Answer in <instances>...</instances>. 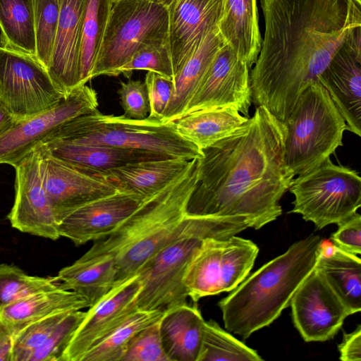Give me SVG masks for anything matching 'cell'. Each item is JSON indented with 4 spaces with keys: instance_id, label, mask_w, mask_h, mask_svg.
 <instances>
[{
    "instance_id": "1",
    "label": "cell",
    "mask_w": 361,
    "mask_h": 361,
    "mask_svg": "<svg viewBox=\"0 0 361 361\" xmlns=\"http://www.w3.org/2000/svg\"><path fill=\"white\" fill-rule=\"evenodd\" d=\"M264 37L250 71L252 100L285 121L300 94L361 26V0H260Z\"/></svg>"
},
{
    "instance_id": "2",
    "label": "cell",
    "mask_w": 361,
    "mask_h": 361,
    "mask_svg": "<svg viewBox=\"0 0 361 361\" xmlns=\"http://www.w3.org/2000/svg\"><path fill=\"white\" fill-rule=\"evenodd\" d=\"M286 139L284 122L256 106L245 123L202 150L188 214L240 216L256 230L276 220L295 177L286 163Z\"/></svg>"
},
{
    "instance_id": "3",
    "label": "cell",
    "mask_w": 361,
    "mask_h": 361,
    "mask_svg": "<svg viewBox=\"0 0 361 361\" xmlns=\"http://www.w3.org/2000/svg\"><path fill=\"white\" fill-rule=\"evenodd\" d=\"M198 159L191 160L179 176L146 198L116 230L97 240L83 255H112L118 269L116 284L137 274L159 251L182 237L226 238L245 230L242 217L188 214L197 180Z\"/></svg>"
},
{
    "instance_id": "4",
    "label": "cell",
    "mask_w": 361,
    "mask_h": 361,
    "mask_svg": "<svg viewBox=\"0 0 361 361\" xmlns=\"http://www.w3.org/2000/svg\"><path fill=\"white\" fill-rule=\"evenodd\" d=\"M323 240L310 235L294 243L221 300L226 329L245 339L276 320L314 269Z\"/></svg>"
},
{
    "instance_id": "5",
    "label": "cell",
    "mask_w": 361,
    "mask_h": 361,
    "mask_svg": "<svg viewBox=\"0 0 361 361\" xmlns=\"http://www.w3.org/2000/svg\"><path fill=\"white\" fill-rule=\"evenodd\" d=\"M49 139L146 150L188 161L202 157L195 145L178 133L174 121L149 116L133 119L104 114L98 109L66 123L46 140Z\"/></svg>"
},
{
    "instance_id": "6",
    "label": "cell",
    "mask_w": 361,
    "mask_h": 361,
    "mask_svg": "<svg viewBox=\"0 0 361 361\" xmlns=\"http://www.w3.org/2000/svg\"><path fill=\"white\" fill-rule=\"evenodd\" d=\"M286 163L294 176L306 173L343 145L346 123L326 89L316 81L300 94L284 121Z\"/></svg>"
},
{
    "instance_id": "7",
    "label": "cell",
    "mask_w": 361,
    "mask_h": 361,
    "mask_svg": "<svg viewBox=\"0 0 361 361\" xmlns=\"http://www.w3.org/2000/svg\"><path fill=\"white\" fill-rule=\"evenodd\" d=\"M169 44L167 6L152 0H115L91 78L116 76L140 49Z\"/></svg>"
},
{
    "instance_id": "8",
    "label": "cell",
    "mask_w": 361,
    "mask_h": 361,
    "mask_svg": "<svg viewBox=\"0 0 361 361\" xmlns=\"http://www.w3.org/2000/svg\"><path fill=\"white\" fill-rule=\"evenodd\" d=\"M294 195L290 212L299 214L317 228L350 218L361 206V178L349 167L334 164L330 158L312 171L293 179Z\"/></svg>"
},
{
    "instance_id": "9",
    "label": "cell",
    "mask_w": 361,
    "mask_h": 361,
    "mask_svg": "<svg viewBox=\"0 0 361 361\" xmlns=\"http://www.w3.org/2000/svg\"><path fill=\"white\" fill-rule=\"evenodd\" d=\"M259 252L252 240L232 235L206 238L190 259L183 279L194 302L234 290L249 274Z\"/></svg>"
},
{
    "instance_id": "10",
    "label": "cell",
    "mask_w": 361,
    "mask_h": 361,
    "mask_svg": "<svg viewBox=\"0 0 361 361\" xmlns=\"http://www.w3.org/2000/svg\"><path fill=\"white\" fill-rule=\"evenodd\" d=\"M63 97L35 56L0 47V102L17 122L51 109Z\"/></svg>"
},
{
    "instance_id": "11",
    "label": "cell",
    "mask_w": 361,
    "mask_h": 361,
    "mask_svg": "<svg viewBox=\"0 0 361 361\" xmlns=\"http://www.w3.org/2000/svg\"><path fill=\"white\" fill-rule=\"evenodd\" d=\"M203 239L197 235L182 237L159 251L140 269L137 274L141 283L139 310L166 312L187 303L184 275Z\"/></svg>"
},
{
    "instance_id": "12",
    "label": "cell",
    "mask_w": 361,
    "mask_h": 361,
    "mask_svg": "<svg viewBox=\"0 0 361 361\" xmlns=\"http://www.w3.org/2000/svg\"><path fill=\"white\" fill-rule=\"evenodd\" d=\"M98 105L96 91L84 85L74 89L51 109L15 123L0 135V164L14 167L61 126L97 109Z\"/></svg>"
},
{
    "instance_id": "13",
    "label": "cell",
    "mask_w": 361,
    "mask_h": 361,
    "mask_svg": "<svg viewBox=\"0 0 361 361\" xmlns=\"http://www.w3.org/2000/svg\"><path fill=\"white\" fill-rule=\"evenodd\" d=\"M14 169L15 199L7 215L11 226L23 233L53 240L59 239V224L44 185L40 143Z\"/></svg>"
},
{
    "instance_id": "14",
    "label": "cell",
    "mask_w": 361,
    "mask_h": 361,
    "mask_svg": "<svg viewBox=\"0 0 361 361\" xmlns=\"http://www.w3.org/2000/svg\"><path fill=\"white\" fill-rule=\"evenodd\" d=\"M250 69L225 44L207 70L182 116L201 110L233 106L249 117L252 102Z\"/></svg>"
},
{
    "instance_id": "15",
    "label": "cell",
    "mask_w": 361,
    "mask_h": 361,
    "mask_svg": "<svg viewBox=\"0 0 361 361\" xmlns=\"http://www.w3.org/2000/svg\"><path fill=\"white\" fill-rule=\"evenodd\" d=\"M290 306L294 325L306 342L333 338L350 315L315 268L296 290Z\"/></svg>"
},
{
    "instance_id": "16",
    "label": "cell",
    "mask_w": 361,
    "mask_h": 361,
    "mask_svg": "<svg viewBox=\"0 0 361 361\" xmlns=\"http://www.w3.org/2000/svg\"><path fill=\"white\" fill-rule=\"evenodd\" d=\"M40 145L44 185L58 224L80 207L118 190L105 176L84 171L55 158L43 142Z\"/></svg>"
},
{
    "instance_id": "17",
    "label": "cell",
    "mask_w": 361,
    "mask_h": 361,
    "mask_svg": "<svg viewBox=\"0 0 361 361\" xmlns=\"http://www.w3.org/2000/svg\"><path fill=\"white\" fill-rule=\"evenodd\" d=\"M141 283L137 275L116 283L89 307L61 361H81L84 355L137 310Z\"/></svg>"
},
{
    "instance_id": "18",
    "label": "cell",
    "mask_w": 361,
    "mask_h": 361,
    "mask_svg": "<svg viewBox=\"0 0 361 361\" xmlns=\"http://www.w3.org/2000/svg\"><path fill=\"white\" fill-rule=\"evenodd\" d=\"M146 198L118 189L76 209L59 224L60 237L75 245L97 241L112 233Z\"/></svg>"
},
{
    "instance_id": "19",
    "label": "cell",
    "mask_w": 361,
    "mask_h": 361,
    "mask_svg": "<svg viewBox=\"0 0 361 361\" xmlns=\"http://www.w3.org/2000/svg\"><path fill=\"white\" fill-rule=\"evenodd\" d=\"M227 0H171L169 45L174 75L207 35L218 29Z\"/></svg>"
},
{
    "instance_id": "20",
    "label": "cell",
    "mask_w": 361,
    "mask_h": 361,
    "mask_svg": "<svg viewBox=\"0 0 361 361\" xmlns=\"http://www.w3.org/2000/svg\"><path fill=\"white\" fill-rule=\"evenodd\" d=\"M85 0H59L60 10L48 72L67 97L79 87L82 15Z\"/></svg>"
},
{
    "instance_id": "21",
    "label": "cell",
    "mask_w": 361,
    "mask_h": 361,
    "mask_svg": "<svg viewBox=\"0 0 361 361\" xmlns=\"http://www.w3.org/2000/svg\"><path fill=\"white\" fill-rule=\"evenodd\" d=\"M346 123L361 136V60L343 45L318 76Z\"/></svg>"
},
{
    "instance_id": "22",
    "label": "cell",
    "mask_w": 361,
    "mask_h": 361,
    "mask_svg": "<svg viewBox=\"0 0 361 361\" xmlns=\"http://www.w3.org/2000/svg\"><path fill=\"white\" fill-rule=\"evenodd\" d=\"M49 153L86 172L104 175L128 164L175 158L156 152L76 142L59 139L42 142Z\"/></svg>"
},
{
    "instance_id": "23",
    "label": "cell",
    "mask_w": 361,
    "mask_h": 361,
    "mask_svg": "<svg viewBox=\"0 0 361 361\" xmlns=\"http://www.w3.org/2000/svg\"><path fill=\"white\" fill-rule=\"evenodd\" d=\"M196 303L171 308L160 319L162 344L170 361H197L205 320Z\"/></svg>"
},
{
    "instance_id": "24",
    "label": "cell",
    "mask_w": 361,
    "mask_h": 361,
    "mask_svg": "<svg viewBox=\"0 0 361 361\" xmlns=\"http://www.w3.org/2000/svg\"><path fill=\"white\" fill-rule=\"evenodd\" d=\"M117 274L114 257L102 254L82 255L72 264L62 268L55 278L64 288L80 295L91 307L115 286Z\"/></svg>"
},
{
    "instance_id": "25",
    "label": "cell",
    "mask_w": 361,
    "mask_h": 361,
    "mask_svg": "<svg viewBox=\"0 0 361 361\" xmlns=\"http://www.w3.org/2000/svg\"><path fill=\"white\" fill-rule=\"evenodd\" d=\"M348 309L361 310V260L330 242L323 240L314 267Z\"/></svg>"
},
{
    "instance_id": "26",
    "label": "cell",
    "mask_w": 361,
    "mask_h": 361,
    "mask_svg": "<svg viewBox=\"0 0 361 361\" xmlns=\"http://www.w3.org/2000/svg\"><path fill=\"white\" fill-rule=\"evenodd\" d=\"M89 307L83 298L60 285L3 307L0 309V319L15 333L30 322L55 314Z\"/></svg>"
},
{
    "instance_id": "27",
    "label": "cell",
    "mask_w": 361,
    "mask_h": 361,
    "mask_svg": "<svg viewBox=\"0 0 361 361\" xmlns=\"http://www.w3.org/2000/svg\"><path fill=\"white\" fill-rule=\"evenodd\" d=\"M226 44L219 28L205 36L173 78L174 92L162 121L180 118L207 70L219 49Z\"/></svg>"
},
{
    "instance_id": "28",
    "label": "cell",
    "mask_w": 361,
    "mask_h": 361,
    "mask_svg": "<svg viewBox=\"0 0 361 361\" xmlns=\"http://www.w3.org/2000/svg\"><path fill=\"white\" fill-rule=\"evenodd\" d=\"M190 161L169 158L131 163L102 176L113 181L118 189L147 198L179 176Z\"/></svg>"
},
{
    "instance_id": "29",
    "label": "cell",
    "mask_w": 361,
    "mask_h": 361,
    "mask_svg": "<svg viewBox=\"0 0 361 361\" xmlns=\"http://www.w3.org/2000/svg\"><path fill=\"white\" fill-rule=\"evenodd\" d=\"M219 30L225 42L249 67L255 63L262 42L256 0H227Z\"/></svg>"
},
{
    "instance_id": "30",
    "label": "cell",
    "mask_w": 361,
    "mask_h": 361,
    "mask_svg": "<svg viewBox=\"0 0 361 361\" xmlns=\"http://www.w3.org/2000/svg\"><path fill=\"white\" fill-rule=\"evenodd\" d=\"M248 118L235 107L227 106L195 111L174 122L178 133L202 151L234 131Z\"/></svg>"
},
{
    "instance_id": "31",
    "label": "cell",
    "mask_w": 361,
    "mask_h": 361,
    "mask_svg": "<svg viewBox=\"0 0 361 361\" xmlns=\"http://www.w3.org/2000/svg\"><path fill=\"white\" fill-rule=\"evenodd\" d=\"M0 47L35 56L32 0H0Z\"/></svg>"
},
{
    "instance_id": "32",
    "label": "cell",
    "mask_w": 361,
    "mask_h": 361,
    "mask_svg": "<svg viewBox=\"0 0 361 361\" xmlns=\"http://www.w3.org/2000/svg\"><path fill=\"white\" fill-rule=\"evenodd\" d=\"M114 0H85L82 20L79 87L91 78Z\"/></svg>"
},
{
    "instance_id": "33",
    "label": "cell",
    "mask_w": 361,
    "mask_h": 361,
    "mask_svg": "<svg viewBox=\"0 0 361 361\" xmlns=\"http://www.w3.org/2000/svg\"><path fill=\"white\" fill-rule=\"evenodd\" d=\"M165 312L137 310L106 336L93 345L81 361H122L133 338L159 320Z\"/></svg>"
},
{
    "instance_id": "34",
    "label": "cell",
    "mask_w": 361,
    "mask_h": 361,
    "mask_svg": "<svg viewBox=\"0 0 361 361\" xmlns=\"http://www.w3.org/2000/svg\"><path fill=\"white\" fill-rule=\"evenodd\" d=\"M260 361L252 348L224 330L213 320L204 321L197 361Z\"/></svg>"
},
{
    "instance_id": "35",
    "label": "cell",
    "mask_w": 361,
    "mask_h": 361,
    "mask_svg": "<svg viewBox=\"0 0 361 361\" xmlns=\"http://www.w3.org/2000/svg\"><path fill=\"white\" fill-rule=\"evenodd\" d=\"M60 285L55 276H30L16 266L0 264V309L30 295Z\"/></svg>"
},
{
    "instance_id": "36",
    "label": "cell",
    "mask_w": 361,
    "mask_h": 361,
    "mask_svg": "<svg viewBox=\"0 0 361 361\" xmlns=\"http://www.w3.org/2000/svg\"><path fill=\"white\" fill-rule=\"evenodd\" d=\"M37 59L49 68L59 21V0H32Z\"/></svg>"
},
{
    "instance_id": "37",
    "label": "cell",
    "mask_w": 361,
    "mask_h": 361,
    "mask_svg": "<svg viewBox=\"0 0 361 361\" xmlns=\"http://www.w3.org/2000/svg\"><path fill=\"white\" fill-rule=\"evenodd\" d=\"M68 312L30 322L15 332L11 361H29L31 355L44 343Z\"/></svg>"
},
{
    "instance_id": "38",
    "label": "cell",
    "mask_w": 361,
    "mask_h": 361,
    "mask_svg": "<svg viewBox=\"0 0 361 361\" xmlns=\"http://www.w3.org/2000/svg\"><path fill=\"white\" fill-rule=\"evenodd\" d=\"M85 316V312L82 310L68 312L44 343L31 355L29 361H61Z\"/></svg>"
},
{
    "instance_id": "39",
    "label": "cell",
    "mask_w": 361,
    "mask_h": 361,
    "mask_svg": "<svg viewBox=\"0 0 361 361\" xmlns=\"http://www.w3.org/2000/svg\"><path fill=\"white\" fill-rule=\"evenodd\" d=\"M137 70L154 72L173 80L174 73L169 44L149 45L140 49L117 70L116 76L123 74L129 79L133 72Z\"/></svg>"
},
{
    "instance_id": "40",
    "label": "cell",
    "mask_w": 361,
    "mask_h": 361,
    "mask_svg": "<svg viewBox=\"0 0 361 361\" xmlns=\"http://www.w3.org/2000/svg\"><path fill=\"white\" fill-rule=\"evenodd\" d=\"M160 319L133 338L122 361H170L162 344Z\"/></svg>"
},
{
    "instance_id": "41",
    "label": "cell",
    "mask_w": 361,
    "mask_h": 361,
    "mask_svg": "<svg viewBox=\"0 0 361 361\" xmlns=\"http://www.w3.org/2000/svg\"><path fill=\"white\" fill-rule=\"evenodd\" d=\"M124 116L133 119H143L149 114V102L145 82L128 79L121 82L117 91Z\"/></svg>"
},
{
    "instance_id": "42",
    "label": "cell",
    "mask_w": 361,
    "mask_h": 361,
    "mask_svg": "<svg viewBox=\"0 0 361 361\" xmlns=\"http://www.w3.org/2000/svg\"><path fill=\"white\" fill-rule=\"evenodd\" d=\"M145 83L149 102V117L162 119L174 92L173 80L158 73L147 71Z\"/></svg>"
},
{
    "instance_id": "43",
    "label": "cell",
    "mask_w": 361,
    "mask_h": 361,
    "mask_svg": "<svg viewBox=\"0 0 361 361\" xmlns=\"http://www.w3.org/2000/svg\"><path fill=\"white\" fill-rule=\"evenodd\" d=\"M337 231L331 235L332 243L343 250L354 255L361 253V216L356 212L338 224Z\"/></svg>"
},
{
    "instance_id": "44",
    "label": "cell",
    "mask_w": 361,
    "mask_h": 361,
    "mask_svg": "<svg viewBox=\"0 0 361 361\" xmlns=\"http://www.w3.org/2000/svg\"><path fill=\"white\" fill-rule=\"evenodd\" d=\"M340 359L343 361L361 360V326L351 333H344L342 342L338 345Z\"/></svg>"
},
{
    "instance_id": "45",
    "label": "cell",
    "mask_w": 361,
    "mask_h": 361,
    "mask_svg": "<svg viewBox=\"0 0 361 361\" xmlns=\"http://www.w3.org/2000/svg\"><path fill=\"white\" fill-rule=\"evenodd\" d=\"M14 332L6 326L0 336V361H11Z\"/></svg>"
},
{
    "instance_id": "46",
    "label": "cell",
    "mask_w": 361,
    "mask_h": 361,
    "mask_svg": "<svg viewBox=\"0 0 361 361\" xmlns=\"http://www.w3.org/2000/svg\"><path fill=\"white\" fill-rule=\"evenodd\" d=\"M343 45L361 60V26L349 33Z\"/></svg>"
},
{
    "instance_id": "47",
    "label": "cell",
    "mask_w": 361,
    "mask_h": 361,
    "mask_svg": "<svg viewBox=\"0 0 361 361\" xmlns=\"http://www.w3.org/2000/svg\"><path fill=\"white\" fill-rule=\"evenodd\" d=\"M16 120L8 109L0 102V135L11 128Z\"/></svg>"
},
{
    "instance_id": "48",
    "label": "cell",
    "mask_w": 361,
    "mask_h": 361,
    "mask_svg": "<svg viewBox=\"0 0 361 361\" xmlns=\"http://www.w3.org/2000/svg\"><path fill=\"white\" fill-rule=\"evenodd\" d=\"M114 1H115V0H114ZM152 1L159 3V4H164L165 6H168L169 4V3L171 1V0H152Z\"/></svg>"
},
{
    "instance_id": "49",
    "label": "cell",
    "mask_w": 361,
    "mask_h": 361,
    "mask_svg": "<svg viewBox=\"0 0 361 361\" xmlns=\"http://www.w3.org/2000/svg\"><path fill=\"white\" fill-rule=\"evenodd\" d=\"M6 329V326L3 323V322L0 319V336L3 334V332Z\"/></svg>"
}]
</instances>
